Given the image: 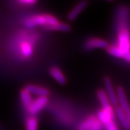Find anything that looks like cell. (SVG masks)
Returning <instances> with one entry per match:
<instances>
[{
    "instance_id": "1",
    "label": "cell",
    "mask_w": 130,
    "mask_h": 130,
    "mask_svg": "<svg viewBox=\"0 0 130 130\" xmlns=\"http://www.w3.org/2000/svg\"><path fill=\"white\" fill-rule=\"evenodd\" d=\"M118 41H119V48L122 50L123 54L129 51V34L125 28L122 27L120 29L119 35H118Z\"/></svg>"
},
{
    "instance_id": "2",
    "label": "cell",
    "mask_w": 130,
    "mask_h": 130,
    "mask_svg": "<svg viewBox=\"0 0 130 130\" xmlns=\"http://www.w3.org/2000/svg\"><path fill=\"white\" fill-rule=\"evenodd\" d=\"M104 86L106 91V94L108 96L109 100H110V104L116 108V107L118 106V104H119L118 97H117L116 94L115 92L111 80L109 78L106 77L104 78Z\"/></svg>"
},
{
    "instance_id": "3",
    "label": "cell",
    "mask_w": 130,
    "mask_h": 130,
    "mask_svg": "<svg viewBox=\"0 0 130 130\" xmlns=\"http://www.w3.org/2000/svg\"><path fill=\"white\" fill-rule=\"evenodd\" d=\"M48 100L47 97H39L34 101H32L31 106L27 108L29 113L34 115L39 112L43 108H45L48 103Z\"/></svg>"
},
{
    "instance_id": "4",
    "label": "cell",
    "mask_w": 130,
    "mask_h": 130,
    "mask_svg": "<svg viewBox=\"0 0 130 130\" xmlns=\"http://www.w3.org/2000/svg\"><path fill=\"white\" fill-rule=\"evenodd\" d=\"M117 97H118V103L120 104V108L125 113L128 112L130 110V106L129 105L128 101L127 100L124 89L122 86H119L117 90Z\"/></svg>"
},
{
    "instance_id": "5",
    "label": "cell",
    "mask_w": 130,
    "mask_h": 130,
    "mask_svg": "<svg viewBox=\"0 0 130 130\" xmlns=\"http://www.w3.org/2000/svg\"><path fill=\"white\" fill-rule=\"evenodd\" d=\"M109 44L106 41L100 39L98 38L90 39L86 43V47L87 49H94V48H108Z\"/></svg>"
},
{
    "instance_id": "6",
    "label": "cell",
    "mask_w": 130,
    "mask_h": 130,
    "mask_svg": "<svg viewBox=\"0 0 130 130\" xmlns=\"http://www.w3.org/2000/svg\"><path fill=\"white\" fill-rule=\"evenodd\" d=\"M25 25L27 27L33 28L36 26H45V20L44 15H35L30 17L25 21Z\"/></svg>"
},
{
    "instance_id": "7",
    "label": "cell",
    "mask_w": 130,
    "mask_h": 130,
    "mask_svg": "<svg viewBox=\"0 0 130 130\" xmlns=\"http://www.w3.org/2000/svg\"><path fill=\"white\" fill-rule=\"evenodd\" d=\"M25 89L27 91L29 94H34L39 97H46L48 94V90L45 88L40 87L35 85L29 84L25 87Z\"/></svg>"
},
{
    "instance_id": "8",
    "label": "cell",
    "mask_w": 130,
    "mask_h": 130,
    "mask_svg": "<svg viewBox=\"0 0 130 130\" xmlns=\"http://www.w3.org/2000/svg\"><path fill=\"white\" fill-rule=\"evenodd\" d=\"M115 111H116L120 122L122 123V125H123V128L125 129V130H130L129 122L126 114L123 111V110L120 108V106H117L115 108Z\"/></svg>"
},
{
    "instance_id": "9",
    "label": "cell",
    "mask_w": 130,
    "mask_h": 130,
    "mask_svg": "<svg viewBox=\"0 0 130 130\" xmlns=\"http://www.w3.org/2000/svg\"><path fill=\"white\" fill-rule=\"evenodd\" d=\"M86 5H87V3L86 2H80V3H79L69 13V15H68V19L70 21L74 20L79 15V14L82 12V10L86 7Z\"/></svg>"
},
{
    "instance_id": "10",
    "label": "cell",
    "mask_w": 130,
    "mask_h": 130,
    "mask_svg": "<svg viewBox=\"0 0 130 130\" xmlns=\"http://www.w3.org/2000/svg\"><path fill=\"white\" fill-rule=\"evenodd\" d=\"M50 74H51L52 77L55 79L58 83L62 84V85L66 84V82H67L66 78L64 77L63 74L62 73L61 71L58 68H57V67L51 68L50 69Z\"/></svg>"
},
{
    "instance_id": "11",
    "label": "cell",
    "mask_w": 130,
    "mask_h": 130,
    "mask_svg": "<svg viewBox=\"0 0 130 130\" xmlns=\"http://www.w3.org/2000/svg\"><path fill=\"white\" fill-rule=\"evenodd\" d=\"M97 96L102 106L103 110H107L111 108V105L108 99L106 92L102 90H99L97 91Z\"/></svg>"
},
{
    "instance_id": "12",
    "label": "cell",
    "mask_w": 130,
    "mask_h": 130,
    "mask_svg": "<svg viewBox=\"0 0 130 130\" xmlns=\"http://www.w3.org/2000/svg\"><path fill=\"white\" fill-rule=\"evenodd\" d=\"M20 96L23 104L24 105L25 107H26L27 108H29L32 102L31 94H29L25 89H23L21 91Z\"/></svg>"
},
{
    "instance_id": "13",
    "label": "cell",
    "mask_w": 130,
    "mask_h": 130,
    "mask_svg": "<svg viewBox=\"0 0 130 130\" xmlns=\"http://www.w3.org/2000/svg\"><path fill=\"white\" fill-rule=\"evenodd\" d=\"M96 117L92 116L88 118L83 122L80 123L78 127V130H90L91 127L94 123V120H96Z\"/></svg>"
},
{
    "instance_id": "14",
    "label": "cell",
    "mask_w": 130,
    "mask_h": 130,
    "mask_svg": "<svg viewBox=\"0 0 130 130\" xmlns=\"http://www.w3.org/2000/svg\"><path fill=\"white\" fill-rule=\"evenodd\" d=\"M107 51L110 55H112L113 57H118V58H123V55H124L122 51V50L119 48V46H109L107 48Z\"/></svg>"
},
{
    "instance_id": "15",
    "label": "cell",
    "mask_w": 130,
    "mask_h": 130,
    "mask_svg": "<svg viewBox=\"0 0 130 130\" xmlns=\"http://www.w3.org/2000/svg\"><path fill=\"white\" fill-rule=\"evenodd\" d=\"M46 29H48V30H55V31H69L70 30V27L66 23H59L58 24L56 25L49 27H47Z\"/></svg>"
},
{
    "instance_id": "16",
    "label": "cell",
    "mask_w": 130,
    "mask_h": 130,
    "mask_svg": "<svg viewBox=\"0 0 130 130\" xmlns=\"http://www.w3.org/2000/svg\"><path fill=\"white\" fill-rule=\"evenodd\" d=\"M38 122L36 118H29L26 123V130H37Z\"/></svg>"
},
{
    "instance_id": "17",
    "label": "cell",
    "mask_w": 130,
    "mask_h": 130,
    "mask_svg": "<svg viewBox=\"0 0 130 130\" xmlns=\"http://www.w3.org/2000/svg\"><path fill=\"white\" fill-rule=\"evenodd\" d=\"M102 125L103 124L100 122V120L98 118H96V120H94V123L91 127L90 130H102Z\"/></svg>"
},
{
    "instance_id": "18",
    "label": "cell",
    "mask_w": 130,
    "mask_h": 130,
    "mask_svg": "<svg viewBox=\"0 0 130 130\" xmlns=\"http://www.w3.org/2000/svg\"><path fill=\"white\" fill-rule=\"evenodd\" d=\"M106 127V130H118V127H117L116 123L113 122V120H111L108 123H106V124L104 125Z\"/></svg>"
},
{
    "instance_id": "19",
    "label": "cell",
    "mask_w": 130,
    "mask_h": 130,
    "mask_svg": "<svg viewBox=\"0 0 130 130\" xmlns=\"http://www.w3.org/2000/svg\"><path fill=\"white\" fill-rule=\"evenodd\" d=\"M22 51L23 53L24 54L25 56H29V55H31V52H32V50H31V47L27 44H25V45H23L22 47Z\"/></svg>"
},
{
    "instance_id": "20",
    "label": "cell",
    "mask_w": 130,
    "mask_h": 130,
    "mask_svg": "<svg viewBox=\"0 0 130 130\" xmlns=\"http://www.w3.org/2000/svg\"><path fill=\"white\" fill-rule=\"evenodd\" d=\"M21 4H29V5H31V4H34L35 3H37L36 1H29V0H25V1H20L19 2Z\"/></svg>"
},
{
    "instance_id": "21",
    "label": "cell",
    "mask_w": 130,
    "mask_h": 130,
    "mask_svg": "<svg viewBox=\"0 0 130 130\" xmlns=\"http://www.w3.org/2000/svg\"><path fill=\"white\" fill-rule=\"evenodd\" d=\"M123 58H124L125 60H126L127 62H130V51L125 53V54L123 55Z\"/></svg>"
},
{
    "instance_id": "22",
    "label": "cell",
    "mask_w": 130,
    "mask_h": 130,
    "mask_svg": "<svg viewBox=\"0 0 130 130\" xmlns=\"http://www.w3.org/2000/svg\"><path fill=\"white\" fill-rule=\"evenodd\" d=\"M125 114H126V116H127V120H128L129 122V124H130V110L128 111V112L125 113Z\"/></svg>"
}]
</instances>
